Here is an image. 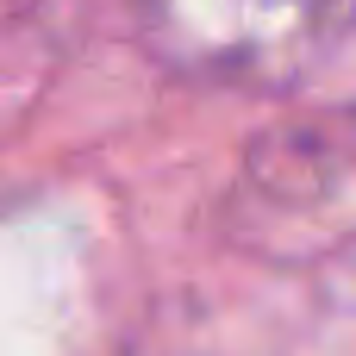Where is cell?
<instances>
[{"instance_id":"obj_1","label":"cell","mask_w":356,"mask_h":356,"mask_svg":"<svg viewBox=\"0 0 356 356\" xmlns=\"http://www.w3.org/2000/svg\"><path fill=\"white\" fill-rule=\"evenodd\" d=\"M131 13L144 44L181 75L288 88L332 50L356 0H131Z\"/></svg>"}]
</instances>
